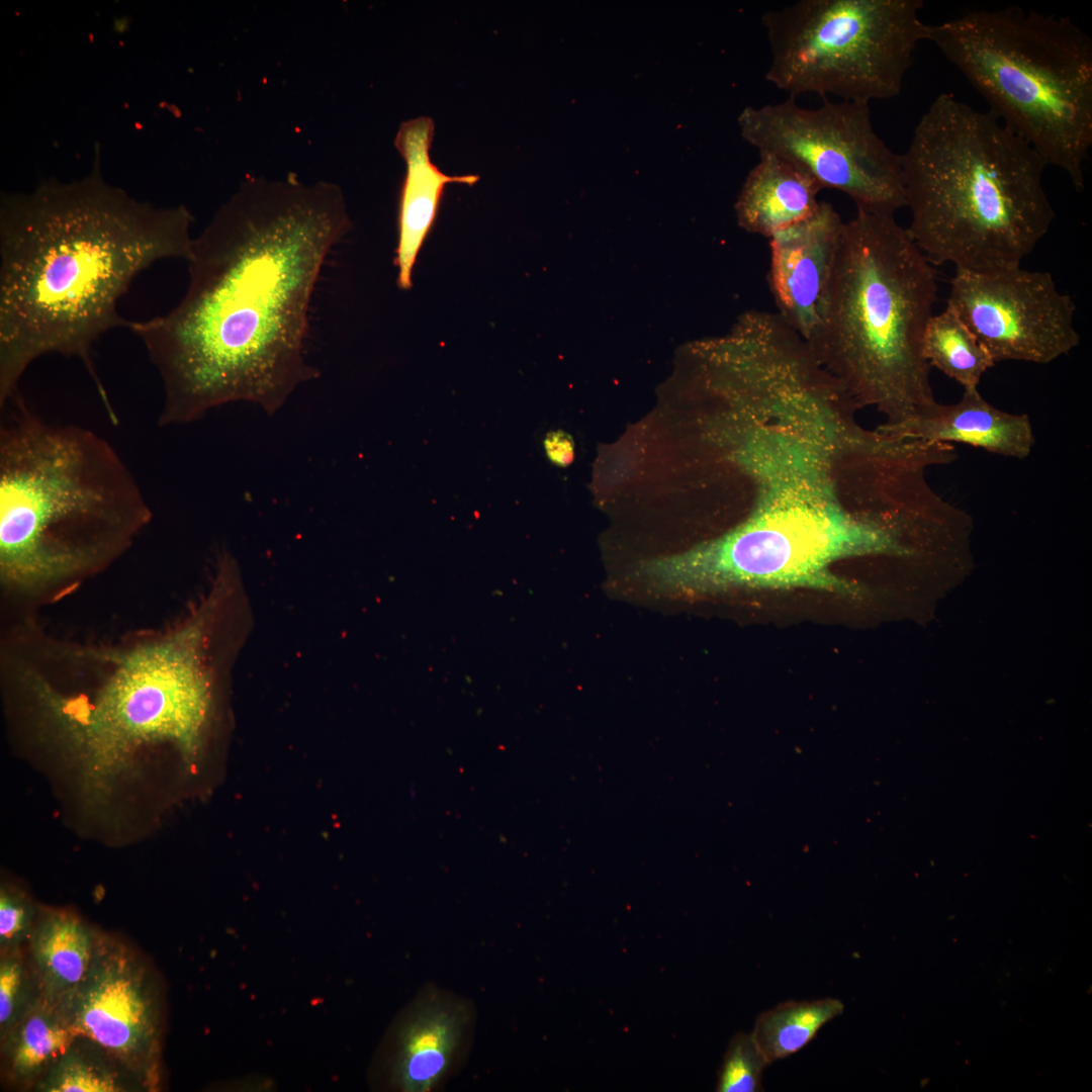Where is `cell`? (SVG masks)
Returning a JSON list of instances; mask_svg holds the SVG:
<instances>
[{
  "mask_svg": "<svg viewBox=\"0 0 1092 1092\" xmlns=\"http://www.w3.org/2000/svg\"><path fill=\"white\" fill-rule=\"evenodd\" d=\"M351 221L330 182L249 178L193 238L169 312L130 322L163 386L160 426L250 401L276 413L320 372L304 358L312 294Z\"/></svg>",
  "mask_w": 1092,
  "mask_h": 1092,
  "instance_id": "1",
  "label": "cell"
},
{
  "mask_svg": "<svg viewBox=\"0 0 1092 1092\" xmlns=\"http://www.w3.org/2000/svg\"><path fill=\"white\" fill-rule=\"evenodd\" d=\"M225 589L213 579L186 616L115 639L63 637L37 617L4 634V690L35 736L73 763L92 799L107 796L146 749L168 744L189 763L198 757L215 704Z\"/></svg>",
  "mask_w": 1092,
  "mask_h": 1092,
  "instance_id": "2",
  "label": "cell"
},
{
  "mask_svg": "<svg viewBox=\"0 0 1092 1092\" xmlns=\"http://www.w3.org/2000/svg\"><path fill=\"white\" fill-rule=\"evenodd\" d=\"M192 215L159 208L100 174L4 195L0 207V404L48 354L79 358L104 404L92 360L96 340L130 322L117 303L133 278L168 258L188 261Z\"/></svg>",
  "mask_w": 1092,
  "mask_h": 1092,
  "instance_id": "3",
  "label": "cell"
},
{
  "mask_svg": "<svg viewBox=\"0 0 1092 1092\" xmlns=\"http://www.w3.org/2000/svg\"><path fill=\"white\" fill-rule=\"evenodd\" d=\"M0 407L2 601L36 615L122 557L153 514L106 439L43 420L20 391Z\"/></svg>",
  "mask_w": 1092,
  "mask_h": 1092,
  "instance_id": "4",
  "label": "cell"
},
{
  "mask_svg": "<svg viewBox=\"0 0 1092 1092\" xmlns=\"http://www.w3.org/2000/svg\"><path fill=\"white\" fill-rule=\"evenodd\" d=\"M907 231L932 265L1020 266L1055 218L1044 159L990 111L939 94L900 155Z\"/></svg>",
  "mask_w": 1092,
  "mask_h": 1092,
  "instance_id": "5",
  "label": "cell"
},
{
  "mask_svg": "<svg viewBox=\"0 0 1092 1092\" xmlns=\"http://www.w3.org/2000/svg\"><path fill=\"white\" fill-rule=\"evenodd\" d=\"M933 265L894 215L856 208L844 221L809 344L860 406L899 423L935 400L922 354L936 298Z\"/></svg>",
  "mask_w": 1092,
  "mask_h": 1092,
  "instance_id": "6",
  "label": "cell"
},
{
  "mask_svg": "<svg viewBox=\"0 0 1092 1092\" xmlns=\"http://www.w3.org/2000/svg\"><path fill=\"white\" fill-rule=\"evenodd\" d=\"M990 111L1082 191L1092 147V40L1070 18L1009 6L929 25Z\"/></svg>",
  "mask_w": 1092,
  "mask_h": 1092,
  "instance_id": "7",
  "label": "cell"
},
{
  "mask_svg": "<svg viewBox=\"0 0 1092 1092\" xmlns=\"http://www.w3.org/2000/svg\"><path fill=\"white\" fill-rule=\"evenodd\" d=\"M923 7L922 0H799L767 11L765 79L793 98H894L917 46L929 37Z\"/></svg>",
  "mask_w": 1092,
  "mask_h": 1092,
  "instance_id": "8",
  "label": "cell"
},
{
  "mask_svg": "<svg viewBox=\"0 0 1092 1092\" xmlns=\"http://www.w3.org/2000/svg\"><path fill=\"white\" fill-rule=\"evenodd\" d=\"M738 122L759 154L789 161L856 208L894 215L906 207L901 156L876 132L869 103L823 98L819 107L805 108L790 97L747 106Z\"/></svg>",
  "mask_w": 1092,
  "mask_h": 1092,
  "instance_id": "9",
  "label": "cell"
},
{
  "mask_svg": "<svg viewBox=\"0 0 1092 1092\" xmlns=\"http://www.w3.org/2000/svg\"><path fill=\"white\" fill-rule=\"evenodd\" d=\"M76 1037L88 1039L158 1087L163 1008L158 977L127 942L97 932L89 969L57 1005Z\"/></svg>",
  "mask_w": 1092,
  "mask_h": 1092,
  "instance_id": "10",
  "label": "cell"
},
{
  "mask_svg": "<svg viewBox=\"0 0 1092 1092\" xmlns=\"http://www.w3.org/2000/svg\"><path fill=\"white\" fill-rule=\"evenodd\" d=\"M949 308L973 333L994 363L1048 364L1080 343L1076 305L1046 271L1020 266L956 269Z\"/></svg>",
  "mask_w": 1092,
  "mask_h": 1092,
  "instance_id": "11",
  "label": "cell"
},
{
  "mask_svg": "<svg viewBox=\"0 0 1092 1092\" xmlns=\"http://www.w3.org/2000/svg\"><path fill=\"white\" fill-rule=\"evenodd\" d=\"M473 1005L450 991L426 986L396 1025L388 1063L392 1087L429 1092L441 1087L468 1052Z\"/></svg>",
  "mask_w": 1092,
  "mask_h": 1092,
  "instance_id": "12",
  "label": "cell"
},
{
  "mask_svg": "<svg viewBox=\"0 0 1092 1092\" xmlns=\"http://www.w3.org/2000/svg\"><path fill=\"white\" fill-rule=\"evenodd\" d=\"M844 221L820 201L807 218L769 238V288L777 312L805 340L816 328L828 292Z\"/></svg>",
  "mask_w": 1092,
  "mask_h": 1092,
  "instance_id": "13",
  "label": "cell"
},
{
  "mask_svg": "<svg viewBox=\"0 0 1092 1092\" xmlns=\"http://www.w3.org/2000/svg\"><path fill=\"white\" fill-rule=\"evenodd\" d=\"M879 428L904 439L953 443L980 448L1005 457L1025 459L1035 444L1029 417L1011 414L987 401L978 388L964 389L956 403L936 400L922 406L909 419L885 423Z\"/></svg>",
  "mask_w": 1092,
  "mask_h": 1092,
  "instance_id": "14",
  "label": "cell"
},
{
  "mask_svg": "<svg viewBox=\"0 0 1092 1092\" xmlns=\"http://www.w3.org/2000/svg\"><path fill=\"white\" fill-rule=\"evenodd\" d=\"M435 123L429 116L403 121L394 146L405 162L398 209V241L394 264L398 268L400 289L413 286V271L418 254L438 215L440 203L449 184L474 185L478 175H448L433 163L430 156Z\"/></svg>",
  "mask_w": 1092,
  "mask_h": 1092,
  "instance_id": "15",
  "label": "cell"
},
{
  "mask_svg": "<svg viewBox=\"0 0 1092 1092\" xmlns=\"http://www.w3.org/2000/svg\"><path fill=\"white\" fill-rule=\"evenodd\" d=\"M735 204L738 224L770 238L809 217L818 207L821 186L808 173L776 155L759 154Z\"/></svg>",
  "mask_w": 1092,
  "mask_h": 1092,
  "instance_id": "16",
  "label": "cell"
},
{
  "mask_svg": "<svg viewBox=\"0 0 1092 1092\" xmlns=\"http://www.w3.org/2000/svg\"><path fill=\"white\" fill-rule=\"evenodd\" d=\"M96 934L67 911H46L35 920L28 944L42 999L57 1005L80 984L92 960Z\"/></svg>",
  "mask_w": 1092,
  "mask_h": 1092,
  "instance_id": "17",
  "label": "cell"
},
{
  "mask_svg": "<svg viewBox=\"0 0 1092 1092\" xmlns=\"http://www.w3.org/2000/svg\"><path fill=\"white\" fill-rule=\"evenodd\" d=\"M75 1039L57 1006L40 996L1 1039L10 1077L18 1082H36Z\"/></svg>",
  "mask_w": 1092,
  "mask_h": 1092,
  "instance_id": "18",
  "label": "cell"
},
{
  "mask_svg": "<svg viewBox=\"0 0 1092 1092\" xmlns=\"http://www.w3.org/2000/svg\"><path fill=\"white\" fill-rule=\"evenodd\" d=\"M147 1088L94 1042L76 1037L35 1082L42 1092H123Z\"/></svg>",
  "mask_w": 1092,
  "mask_h": 1092,
  "instance_id": "19",
  "label": "cell"
},
{
  "mask_svg": "<svg viewBox=\"0 0 1092 1092\" xmlns=\"http://www.w3.org/2000/svg\"><path fill=\"white\" fill-rule=\"evenodd\" d=\"M843 1010V1003L835 998L785 1001L757 1017L751 1035L771 1064L802 1050Z\"/></svg>",
  "mask_w": 1092,
  "mask_h": 1092,
  "instance_id": "20",
  "label": "cell"
},
{
  "mask_svg": "<svg viewBox=\"0 0 1092 1092\" xmlns=\"http://www.w3.org/2000/svg\"><path fill=\"white\" fill-rule=\"evenodd\" d=\"M922 354L930 367L937 368L964 389L978 388L983 375L995 365L973 333L947 307L927 322Z\"/></svg>",
  "mask_w": 1092,
  "mask_h": 1092,
  "instance_id": "21",
  "label": "cell"
},
{
  "mask_svg": "<svg viewBox=\"0 0 1092 1092\" xmlns=\"http://www.w3.org/2000/svg\"><path fill=\"white\" fill-rule=\"evenodd\" d=\"M40 998L31 964L21 948L2 952L0 959V1037L3 1039Z\"/></svg>",
  "mask_w": 1092,
  "mask_h": 1092,
  "instance_id": "22",
  "label": "cell"
},
{
  "mask_svg": "<svg viewBox=\"0 0 1092 1092\" xmlns=\"http://www.w3.org/2000/svg\"><path fill=\"white\" fill-rule=\"evenodd\" d=\"M768 1065L751 1033H739L730 1042L719 1074L717 1091H762L761 1078Z\"/></svg>",
  "mask_w": 1092,
  "mask_h": 1092,
  "instance_id": "23",
  "label": "cell"
},
{
  "mask_svg": "<svg viewBox=\"0 0 1092 1092\" xmlns=\"http://www.w3.org/2000/svg\"><path fill=\"white\" fill-rule=\"evenodd\" d=\"M34 910L19 892L6 887L0 892V950L20 949L33 929Z\"/></svg>",
  "mask_w": 1092,
  "mask_h": 1092,
  "instance_id": "24",
  "label": "cell"
},
{
  "mask_svg": "<svg viewBox=\"0 0 1092 1092\" xmlns=\"http://www.w3.org/2000/svg\"><path fill=\"white\" fill-rule=\"evenodd\" d=\"M544 448L549 460L560 467L567 466L573 460V441L563 431H554L547 434L544 440Z\"/></svg>",
  "mask_w": 1092,
  "mask_h": 1092,
  "instance_id": "25",
  "label": "cell"
}]
</instances>
